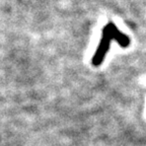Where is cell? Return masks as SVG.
Returning <instances> with one entry per match:
<instances>
[{
	"mask_svg": "<svg viewBox=\"0 0 146 146\" xmlns=\"http://www.w3.org/2000/svg\"><path fill=\"white\" fill-rule=\"evenodd\" d=\"M113 40L112 35L109 32L107 27H104L103 29V36H102V40L100 42V45H98V49H96V53L94 55V58H92V64L94 66H100V64L103 63L104 59H105L106 55L109 52L110 45H111V41Z\"/></svg>",
	"mask_w": 146,
	"mask_h": 146,
	"instance_id": "obj_1",
	"label": "cell"
},
{
	"mask_svg": "<svg viewBox=\"0 0 146 146\" xmlns=\"http://www.w3.org/2000/svg\"><path fill=\"white\" fill-rule=\"evenodd\" d=\"M105 27H107L108 30H109V32L111 33L113 40H115V41H116L119 45L121 46V47H123V48H127L128 46L130 45V39H129L126 35H124L123 33L120 32L115 23H107Z\"/></svg>",
	"mask_w": 146,
	"mask_h": 146,
	"instance_id": "obj_2",
	"label": "cell"
}]
</instances>
